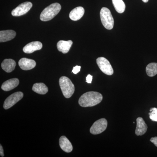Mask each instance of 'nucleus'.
I'll use <instances>...</instances> for the list:
<instances>
[{"mask_svg": "<svg viewBox=\"0 0 157 157\" xmlns=\"http://www.w3.org/2000/svg\"><path fill=\"white\" fill-rule=\"evenodd\" d=\"M150 141L155 144V146L157 147V137H152L151 138Z\"/></svg>", "mask_w": 157, "mask_h": 157, "instance_id": "nucleus-24", "label": "nucleus"}, {"mask_svg": "<svg viewBox=\"0 0 157 157\" xmlns=\"http://www.w3.org/2000/svg\"><path fill=\"white\" fill-rule=\"evenodd\" d=\"M149 113L150 119L153 121L157 122V108L153 107L150 109Z\"/></svg>", "mask_w": 157, "mask_h": 157, "instance_id": "nucleus-21", "label": "nucleus"}, {"mask_svg": "<svg viewBox=\"0 0 157 157\" xmlns=\"http://www.w3.org/2000/svg\"><path fill=\"white\" fill-rule=\"evenodd\" d=\"M60 147L63 151L67 153H70L73 151V147L72 144L64 136H61L59 140Z\"/></svg>", "mask_w": 157, "mask_h": 157, "instance_id": "nucleus-14", "label": "nucleus"}, {"mask_svg": "<svg viewBox=\"0 0 157 157\" xmlns=\"http://www.w3.org/2000/svg\"><path fill=\"white\" fill-rule=\"evenodd\" d=\"M19 83V81L18 78H11L3 83L2 86V89L5 91H9L17 87Z\"/></svg>", "mask_w": 157, "mask_h": 157, "instance_id": "nucleus-12", "label": "nucleus"}, {"mask_svg": "<svg viewBox=\"0 0 157 157\" xmlns=\"http://www.w3.org/2000/svg\"><path fill=\"white\" fill-rule=\"evenodd\" d=\"M23 97V94L21 92H17L11 95L6 99L4 102V105H3L4 109H9L13 107L14 104L20 101Z\"/></svg>", "mask_w": 157, "mask_h": 157, "instance_id": "nucleus-7", "label": "nucleus"}, {"mask_svg": "<svg viewBox=\"0 0 157 157\" xmlns=\"http://www.w3.org/2000/svg\"><path fill=\"white\" fill-rule=\"evenodd\" d=\"M97 63L100 70L104 74L109 76L113 74V70L112 66L107 59L103 57L98 58Z\"/></svg>", "mask_w": 157, "mask_h": 157, "instance_id": "nucleus-5", "label": "nucleus"}, {"mask_svg": "<svg viewBox=\"0 0 157 157\" xmlns=\"http://www.w3.org/2000/svg\"><path fill=\"white\" fill-rule=\"evenodd\" d=\"M42 44L39 41L30 42L24 47L23 51L25 53H32L36 51L42 49Z\"/></svg>", "mask_w": 157, "mask_h": 157, "instance_id": "nucleus-10", "label": "nucleus"}, {"mask_svg": "<svg viewBox=\"0 0 157 157\" xmlns=\"http://www.w3.org/2000/svg\"><path fill=\"white\" fill-rule=\"evenodd\" d=\"M32 7L33 4L30 2H25L21 3L15 9L12 10L11 11V14L13 16L16 17L24 15L30 10Z\"/></svg>", "mask_w": 157, "mask_h": 157, "instance_id": "nucleus-8", "label": "nucleus"}, {"mask_svg": "<svg viewBox=\"0 0 157 157\" xmlns=\"http://www.w3.org/2000/svg\"><path fill=\"white\" fill-rule=\"evenodd\" d=\"M59 84L65 98H71L75 91V86L70 78L62 76L59 80Z\"/></svg>", "mask_w": 157, "mask_h": 157, "instance_id": "nucleus-3", "label": "nucleus"}, {"mask_svg": "<svg viewBox=\"0 0 157 157\" xmlns=\"http://www.w3.org/2000/svg\"><path fill=\"white\" fill-rule=\"evenodd\" d=\"M16 32L12 30L1 31L0 32V42H8L16 36Z\"/></svg>", "mask_w": 157, "mask_h": 157, "instance_id": "nucleus-13", "label": "nucleus"}, {"mask_svg": "<svg viewBox=\"0 0 157 157\" xmlns=\"http://www.w3.org/2000/svg\"><path fill=\"white\" fill-rule=\"evenodd\" d=\"M73 45V41L71 40L66 41L61 40L59 41L57 44L58 50L63 53H68L70 51L71 46Z\"/></svg>", "mask_w": 157, "mask_h": 157, "instance_id": "nucleus-16", "label": "nucleus"}, {"mask_svg": "<svg viewBox=\"0 0 157 157\" xmlns=\"http://www.w3.org/2000/svg\"><path fill=\"white\" fill-rule=\"evenodd\" d=\"M85 10L82 7H78L72 10L70 12L69 17L72 20L76 21L81 19L84 15Z\"/></svg>", "mask_w": 157, "mask_h": 157, "instance_id": "nucleus-15", "label": "nucleus"}, {"mask_svg": "<svg viewBox=\"0 0 157 157\" xmlns=\"http://www.w3.org/2000/svg\"><path fill=\"white\" fill-rule=\"evenodd\" d=\"M0 155L2 157L4 156V150L2 145L0 146Z\"/></svg>", "mask_w": 157, "mask_h": 157, "instance_id": "nucleus-25", "label": "nucleus"}, {"mask_svg": "<svg viewBox=\"0 0 157 157\" xmlns=\"http://www.w3.org/2000/svg\"><path fill=\"white\" fill-rule=\"evenodd\" d=\"M107 126V121L105 118H101L96 121L90 129V132L94 135L101 134L105 131Z\"/></svg>", "mask_w": 157, "mask_h": 157, "instance_id": "nucleus-6", "label": "nucleus"}, {"mask_svg": "<svg viewBox=\"0 0 157 157\" xmlns=\"http://www.w3.org/2000/svg\"><path fill=\"white\" fill-rule=\"evenodd\" d=\"M142 1L144 3H147L148 2L149 0H142Z\"/></svg>", "mask_w": 157, "mask_h": 157, "instance_id": "nucleus-26", "label": "nucleus"}, {"mask_svg": "<svg viewBox=\"0 0 157 157\" xmlns=\"http://www.w3.org/2000/svg\"><path fill=\"white\" fill-rule=\"evenodd\" d=\"M15 61L12 59H6L2 63V67L7 73H11L15 69L16 67Z\"/></svg>", "mask_w": 157, "mask_h": 157, "instance_id": "nucleus-17", "label": "nucleus"}, {"mask_svg": "<svg viewBox=\"0 0 157 157\" xmlns=\"http://www.w3.org/2000/svg\"><path fill=\"white\" fill-rule=\"evenodd\" d=\"M33 90L39 94H45L48 92V88L44 83L40 82L33 85Z\"/></svg>", "mask_w": 157, "mask_h": 157, "instance_id": "nucleus-18", "label": "nucleus"}, {"mask_svg": "<svg viewBox=\"0 0 157 157\" xmlns=\"http://www.w3.org/2000/svg\"><path fill=\"white\" fill-rule=\"evenodd\" d=\"M102 100L103 96L100 93L88 92L80 97L78 100V104L82 107H91L100 104Z\"/></svg>", "mask_w": 157, "mask_h": 157, "instance_id": "nucleus-1", "label": "nucleus"}, {"mask_svg": "<svg viewBox=\"0 0 157 157\" xmlns=\"http://www.w3.org/2000/svg\"><path fill=\"white\" fill-rule=\"evenodd\" d=\"M116 11L119 13H123L125 10L126 6L123 0H112Z\"/></svg>", "mask_w": 157, "mask_h": 157, "instance_id": "nucleus-19", "label": "nucleus"}, {"mask_svg": "<svg viewBox=\"0 0 157 157\" xmlns=\"http://www.w3.org/2000/svg\"><path fill=\"white\" fill-rule=\"evenodd\" d=\"M61 9V6L59 3H55L46 7L40 14L41 21H47L53 18L58 14Z\"/></svg>", "mask_w": 157, "mask_h": 157, "instance_id": "nucleus-2", "label": "nucleus"}, {"mask_svg": "<svg viewBox=\"0 0 157 157\" xmlns=\"http://www.w3.org/2000/svg\"><path fill=\"white\" fill-rule=\"evenodd\" d=\"M146 72L147 76L153 77L157 74V63H150L147 66Z\"/></svg>", "mask_w": 157, "mask_h": 157, "instance_id": "nucleus-20", "label": "nucleus"}, {"mask_svg": "<svg viewBox=\"0 0 157 157\" xmlns=\"http://www.w3.org/2000/svg\"><path fill=\"white\" fill-rule=\"evenodd\" d=\"M101 22L104 27L108 30L112 29L114 25V19L109 9L103 7L100 11Z\"/></svg>", "mask_w": 157, "mask_h": 157, "instance_id": "nucleus-4", "label": "nucleus"}, {"mask_svg": "<svg viewBox=\"0 0 157 157\" xmlns=\"http://www.w3.org/2000/svg\"><path fill=\"white\" fill-rule=\"evenodd\" d=\"M80 69H81V67L80 66H76V67H73V70H72V72L74 74H77L80 71Z\"/></svg>", "mask_w": 157, "mask_h": 157, "instance_id": "nucleus-22", "label": "nucleus"}, {"mask_svg": "<svg viewBox=\"0 0 157 157\" xmlns=\"http://www.w3.org/2000/svg\"><path fill=\"white\" fill-rule=\"evenodd\" d=\"M92 79L93 76H91V75H90V74H89L86 77V82L88 83H91L92 81Z\"/></svg>", "mask_w": 157, "mask_h": 157, "instance_id": "nucleus-23", "label": "nucleus"}, {"mask_svg": "<svg viewBox=\"0 0 157 157\" xmlns=\"http://www.w3.org/2000/svg\"><path fill=\"white\" fill-rule=\"evenodd\" d=\"M137 127L135 130V134L137 136H141L147 132V126L142 117L137 119Z\"/></svg>", "mask_w": 157, "mask_h": 157, "instance_id": "nucleus-11", "label": "nucleus"}, {"mask_svg": "<svg viewBox=\"0 0 157 157\" xmlns=\"http://www.w3.org/2000/svg\"><path fill=\"white\" fill-rule=\"evenodd\" d=\"M36 62L34 60L23 58L18 62L20 67L24 70H32L36 66Z\"/></svg>", "mask_w": 157, "mask_h": 157, "instance_id": "nucleus-9", "label": "nucleus"}]
</instances>
